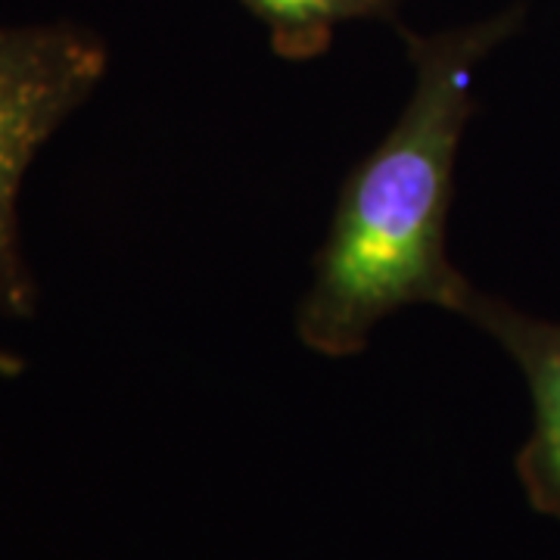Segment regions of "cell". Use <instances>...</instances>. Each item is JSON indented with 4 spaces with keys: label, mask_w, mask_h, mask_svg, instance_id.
Masks as SVG:
<instances>
[{
    "label": "cell",
    "mask_w": 560,
    "mask_h": 560,
    "mask_svg": "<svg viewBox=\"0 0 560 560\" xmlns=\"http://www.w3.org/2000/svg\"><path fill=\"white\" fill-rule=\"evenodd\" d=\"M523 22V7L440 35L399 28L415 91L383 143L346 175L315 280L300 305V340L330 359L359 355L371 330L408 305L458 315L477 290L448 259L455 162L474 119V75Z\"/></svg>",
    "instance_id": "6da1fadb"
},
{
    "label": "cell",
    "mask_w": 560,
    "mask_h": 560,
    "mask_svg": "<svg viewBox=\"0 0 560 560\" xmlns=\"http://www.w3.org/2000/svg\"><path fill=\"white\" fill-rule=\"evenodd\" d=\"M106 40L75 22L0 25V315L32 318L38 283L20 243L28 165L106 79Z\"/></svg>",
    "instance_id": "7a4b0ae2"
},
{
    "label": "cell",
    "mask_w": 560,
    "mask_h": 560,
    "mask_svg": "<svg viewBox=\"0 0 560 560\" xmlns=\"http://www.w3.org/2000/svg\"><path fill=\"white\" fill-rule=\"evenodd\" d=\"M458 315L504 346L533 396V433L517 452L523 492L545 517L560 521V324L523 315L511 302L474 290Z\"/></svg>",
    "instance_id": "3957f363"
},
{
    "label": "cell",
    "mask_w": 560,
    "mask_h": 560,
    "mask_svg": "<svg viewBox=\"0 0 560 560\" xmlns=\"http://www.w3.org/2000/svg\"><path fill=\"white\" fill-rule=\"evenodd\" d=\"M268 28L275 54L283 60H315L330 50L342 22H396L401 0H241Z\"/></svg>",
    "instance_id": "277c9868"
},
{
    "label": "cell",
    "mask_w": 560,
    "mask_h": 560,
    "mask_svg": "<svg viewBox=\"0 0 560 560\" xmlns=\"http://www.w3.org/2000/svg\"><path fill=\"white\" fill-rule=\"evenodd\" d=\"M22 371H25V361L16 352L0 346V377H20Z\"/></svg>",
    "instance_id": "5b68a950"
}]
</instances>
